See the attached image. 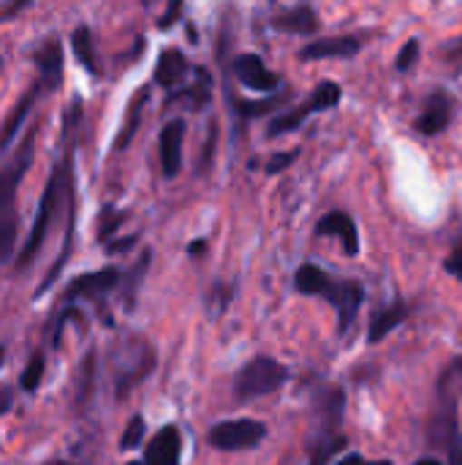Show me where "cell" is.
Wrapping results in <instances>:
<instances>
[{"instance_id":"6da1fadb","label":"cell","mask_w":462,"mask_h":465,"mask_svg":"<svg viewBox=\"0 0 462 465\" xmlns=\"http://www.w3.org/2000/svg\"><path fill=\"white\" fill-rule=\"evenodd\" d=\"M33 142L35 134L30 131L25 136V142L19 144V150L14 153V158L0 169V262H5L14 251V240H16V191L19 183L33 161Z\"/></svg>"},{"instance_id":"7a4b0ae2","label":"cell","mask_w":462,"mask_h":465,"mask_svg":"<svg viewBox=\"0 0 462 465\" xmlns=\"http://www.w3.org/2000/svg\"><path fill=\"white\" fill-rule=\"evenodd\" d=\"M68 174H71V161L65 158L63 166H54L52 177H49V185L41 196V204H38V213H35V223L30 229V237L25 240V248L19 253V267H27L33 262V256L41 251L44 240H46V232H49V223L57 213V204H60V196L63 191H71L68 188Z\"/></svg>"},{"instance_id":"3957f363","label":"cell","mask_w":462,"mask_h":465,"mask_svg":"<svg viewBox=\"0 0 462 465\" xmlns=\"http://www.w3.org/2000/svg\"><path fill=\"white\" fill-rule=\"evenodd\" d=\"M289 381L286 365H280L272 357H256L248 365H242L234 376V395L237 401H256L264 395H272Z\"/></svg>"},{"instance_id":"277c9868","label":"cell","mask_w":462,"mask_h":465,"mask_svg":"<svg viewBox=\"0 0 462 465\" xmlns=\"http://www.w3.org/2000/svg\"><path fill=\"white\" fill-rule=\"evenodd\" d=\"M340 95H343V93H340V84H338V82H321L305 104H300V106L291 109V112H283L280 117H275V120L270 123V128H267V136L275 139V136H280V134L297 131L310 114L338 106V104H340Z\"/></svg>"},{"instance_id":"5b68a950","label":"cell","mask_w":462,"mask_h":465,"mask_svg":"<svg viewBox=\"0 0 462 465\" xmlns=\"http://www.w3.org/2000/svg\"><path fill=\"white\" fill-rule=\"evenodd\" d=\"M267 436V425L256 420H231L221 422L210 430V444L223 452H240V450H253L261 444Z\"/></svg>"},{"instance_id":"8992f818","label":"cell","mask_w":462,"mask_h":465,"mask_svg":"<svg viewBox=\"0 0 462 465\" xmlns=\"http://www.w3.org/2000/svg\"><path fill=\"white\" fill-rule=\"evenodd\" d=\"M321 297H327L335 305V311H338V332L346 335L349 327L357 319V311H359L362 300H365V289L357 281H335V278H329Z\"/></svg>"},{"instance_id":"52a82bcc","label":"cell","mask_w":462,"mask_h":465,"mask_svg":"<svg viewBox=\"0 0 462 465\" xmlns=\"http://www.w3.org/2000/svg\"><path fill=\"white\" fill-rule=\"evenodd\" d=\"M234 76L256 93H278L280 76L264 65L259 54H240L234 60Z\"/></svg>"},{"instance_id":"ba28073f","label":"cell","mask_w":462,"mask_h":465,"mask_svg":"<svg viewBox=\"0 0 462 465\" xmlns=\"http://www.w3.org/2000/svg\"><path fill=\"white\" fill-rule=\"evenodd\" d=\"M455 114V98L444 90H436L428 101H425V112L417 117L414 128L422 136H436L441 131H447V125L452 123Z\"/></svg>"},{"instance_id":"9c48e42d","label":"cell","mask_w":462,"mask_h":465,"mask_svg":"<svg viewBox=\"0 0 462 465\" xmlns=\"http://www.w3.org/2000/svg\"><path fill=\"white\" fill-rule=\"evenodd\" d=\"M182 139H185V123L182 120H172V123L163 125L161 139H158V150H161V166H163L166 177H174L180 172Z\"/></svg>"},{"instance_id":"30bf717a","label":"cell","mask_w":462,"mask_h":465,"mask_svg":"<svg viewBox=\"0 0 462 465\" xmlns=\"http://www.w3.org/2000/svg\"><path fill=\"white\" fill-rule=\"evenodd\" d=\"M120 283V272L114 267L98 270V272H87L71 281L68 292H65V302H74L76 297H101L106 292H112Z\"/></svg>"},{"instance_id":"8fae6325","label":"cell","mask_w":462,"mask_h":465,"mask_svg":"<svg viewBox=\"0 0 462 465\" xmlns=\"http://www.w3.org/2000/svg\"><path fill=\"white\" fill-rule=\"evenodd\" d=\"M182 439L174 425L158 430V436L144 450V465H180Z\"/></svg>"},{"instance_id":"7c38bea8","label":"cell","mask_w":462,"mask_h":465,"mask_svg":"<svg viewBox=\"0 0 462 465\" xmlns=\"http://www.w3.org/2000/svg\"><path fill=\"white\" fill-rule=\"evenodd\" d=\"M316 234H335V237L343 240V248H346L349 256H357L359 253V232H357V223H354V218L349 213H340V210L327 213L319 221Z\"/></svg>"},{"instance_id":"4fadbf2b","label":"cell","mask_w":462,"mask_h":465,"mask_svg":"<svg viewBox=\"0 0 462 465\" xmlns=\"http://www.w3.org/2000/svg\"><path fill=\"white\" fill-rule=\"evenodd\" d=\"M35 65H38V71H41L38 84H41L44 90L60 87V79H63V46H60V41H46V44L35 52Z\"/></svg>"},{"instance_id":"5bb4252c","label":"cell","mask_w":462,"mask_h":465,"mask_svg":"<svg viewBox=\"0 0 462 465\" xmlns=\"http://www.w3.org/2000/svg\"><path fill=\"white\" fill-rule=\"evenodd\" d=\"M359 38L354 35H335V38H321V41H313L308 44L300 57L302 60H324V57H351L359 52Z\"/></svg>"},{"instance_id":"9a60e30c","label":"cell","mask_w":462,"mask_h":465,"mask_svg":"<svg viewBox=\"0 0 462 465\" xmlns=\"http://www.w3.org/2000/svg\"><path fill=\"white\" fill-rule=\"evenodd\" d=\"M408 319V305L406 302H392L387 308H381L378 313H373L370 319V330H368V343H378L384 341L395 327H400Z\"/></svg>"},{"instance_id":"2e32d148","label":"cell","mask_w":462,"mask_h":465,"mask_svg":"<svg viewBox=\"0 0 462 465\" xmlns=\"http://www.w3.org/2000/svg\"><path fill=\"white\" fill-rule=\"evenodd\" d=\"M272 27H275V30H283V33L305 35V33L319 30V16H316L313 5H297V8L283 11L280 16H275V19H272Z\"/></svg>"},{"instance_id":"e0dca14e","label":"cell","mask_w":462,"mask_h":465,"mask_svg":"<svg viewBox=\"0 0 462 465\" xmlns=\"http://www.w3.org/2000/svg\"><path fill=\"white\" fill-rule=\"evenodd\" d=\"M188 74V60L180 49H166L155 65V82L161 87H177Z\"/></svg>"},{"instance_id":"ac0fdd59","label":"cell","mask_w":462,"mask_h":465,"mask_svg":"<svg viewBox=\"0 0 462 465\" xmlns=\"http://www.w3.org/2000/svg\"><path fill=\"white\" fill-rule=\"evenodd\" d=\"M327 281H329V275H327L321 267H316V264H302V267L297 270V278H294L297 292H300V294H308V297H321Z\"/></svg>"},{"instance_id":"d6986e66","label":"cell","mask_w":462,"mask_h":465,"mask_svg":"<svg viewBox=\"0 0 462 465\" xmlns=\"http://www.w3.org/2000/svg\"><path fill=\"white\" fill-rule=\"evenodd\" d=\"M33 98H35V90L25 93V95L19 98V104L14 106V112L8 114V120L3 123V128H0V150H5V147L14 142V136H16V131H19L22 120H25V117H27V112H30Z\"/></svg>"},{"instance_id":"ffe728a7","label":"cell","mask_w":462,"mask_h":465,"mask_svg":"<svg viewBox=\"0 0 462 465\" xmlns=\"http://www.w3.org/2000/svg\"><path fill=\"white\" fill-rule=\"evenodd\" d=\"M71 41H74V52H76L79 63H82L90 74H95L98 65H95V54H93V44H90V27L79 25V27L74 30Z\"/></svg>"},{"instance_id":"44dd1931","label":"cell","mask_w":462,"mask_h":465,"mask_svg":"<svg viewBox=\"0 0 462 465\" xmlns=\"http://www.w3.org/2000/svg\"><path fill=\"white\" fill-rule=\"evenodd\" d=\"M144 101H147V90H142V93L136 95V101L131 104L128 120H125L123 134H120V139H117V150H120V147H125V144L131 142V136L136 134V125H139V114H142V104H144Z\"/></svg>"},{"instance_id":"7402d4cb","label":"cell","mask_w":462,"mask_h":465,"mask_svg":"<svg viewBox=\"0 0 462 465\" xmlns=\"http://www.w3.org/2000/svg\"><path fill=\"white\" fill-rule=\"evenodd\" d=\"M41 379H44V357L41 354H35L30 362H27V368H25V373H22V390L25 392H35L38 390V384H41Z\"/></svg>"},{"instance_id":"603a6c76","label":"cell","mask_w":462,"mask_h":465,"mask_svg":"<svg viewBox=\"0 0 462 465\" xmlns=\"http://www.w3.org/2000/svg\"><path fill=\"white\" fill-rule=\"evenodd\" d=\"M417 60H419V41H417V38H411V41H406V44H403V49L398 52V57H395V68H398L400 74H408V71L417 65Z\"/></svg>"},{"instance_id":"cb8c5ba5","label":"cell","mask_w":462,"mask_h":465,"mask_svg":"<svg viewBox=\"0 0 462 465\" xmlns=\"http://www.w3.org/2000/svg\"><path fill=\"white\" fill-rule=\"evenodd\" d=\"M283 101V95H275L272 101H237L234 106H237V112L242 114V117H259V114H264V112H270L275 104H280Z\"/></svg>"},{"instance_id":"d4e9b609","label":"cell","mask_w":462,"mask_h":465,"mask_svg":"<svg viewBox=\"0 0 462 465\" xmlns=\"http://www.w3.org/2000/svg\"><path fill=\"white\" fill-rule=\"evenodd\" d=\"M142 436H144V420H142V417H133V420L128 422L123 439H120V450L128 452V450L139 447V444H142Z\"/></svg>"},{"instance_id":"484cf974","label":"cell","mask_w":462,"mask_h":465,"mask_svg":"<svg viewBox=\"0 0 462 465\" xmlns=\"http://www.w3.org/2000/svg\"><path fill=\"white\" fill-rule=\"evenodd\" d=\"M300 150H289V153H275L270 161H267V174H280L283 169H289L294 161H297Z\"/></svg>"},{"instance_id":"4316f807","label":"cell","mask_w":462,"mask_h":465,"mask_svg":"<svg viewBox=\"0 0 462 465\" xmlns=\"http://www.w3.org/2000/svg\"><path fill=\"white\" fill-rule=\"evenodd\" d=\"M343 447H346V439H327L324 447L313 455L310 465H327V460H329L338 450H343Z\"/></svg>"},{"instance_id":"83f0119b","label":"cell","mask_w":462,"mask_h":465,"mask_svg":"<svg viewBox=\"0 0 462 465\" xmlns=\"http://www.w3.org/2000/svg\"><path fill=\"white\" fill-rule=\"evenodd\" d=\"M120 223H123V215L106 207V210H103V223H101V232H98V237H101V240H106V237H109V234H112V232L120 226Z\"/></svg>"},{"instance_id":"f1b7e54d","label":"cell","mask_w":462,"mask_h":465,"mask_svg":"<svg viewBox=\"0 0 462 465\" xmlns=\"http://www.w3.org/2000/svg\"><path fill=\"white\" fill-rule=\"evenodd\" d=\"M444 270H447L449 275H455V278H460L462 281V242H457V245H455V251L447 256Z\"/></svg>"},{"instance_id":"f546056e","label":"cell","mask_w":462,"mask_h":465,"mask_svg":"<svg viewBox=\"0 0 462 465\" xmlns=\"http://www.w3.org/2000/svg\"><path fill=\"white\" fill-rule=\"evenodd\" d=\"M338 465H392L389 460H373V463H368V460H362V455H349V458H343Z\"/></svg>"},{"instance_id":"4dcf8cb0","label":"cell","mask_w":462,"mask_h":465,"mask_svg":"<svg viewBox=\"0 0 462 465\" xmlns=\"http://www.w3.org/2000/svg\"><path fill=\"white\" fill-rule=\"evenodd\" d=\"M180 11H182V5H180V3H172V5H169V14H163V19H161V27H163V30L172 27V19H174Z\"/></svg>"},{"instance_id":"1f68e13d","label":"cell","mask_w":462,"mask_h":465,"mask_svg":"<svg viewBox=\"0 0 462 465\" xmlns=\"http://www.w3.org/2000/svg\"><path fill=\"white\" fill-rule=\"evenodd\" d=\"M133 242H136V237H125L123 242H112V245H109L106 251H109V253H120V251H128V248H131Z\"/></svg>"},{"instance_id":"d6a6232c","label":"cell","mask_w":462,"mask_h":465,"mask_svg":"<svg viewBox=\"0 0 462 465\" xmlns=\"http://www.w3.org/2000/svg\"><path fill=\"white\" fill-rule=\"evenodd\" d=\"M8 409H11V390L0 387V414H5Z\"/></svg>"},{"instance_id":"836d02e7","label":"cell","mask_w":462,"mask_h":465,"mask_svg":"<svg viewBox=\"0 0 462 465\" xmlns=\"http://www.w3.org/2000/svg\"><path fill=\"white\" fill-rule=\"evenodd\" d=\"M202 251H204V240H196V242H191V248H188L191 256H196V253H202Z\"/></svg>"},{"instance_id":"e575fe53","label":"cell","mask_w":462,"mask_h":465,"mask_svg":"<svg viewBox=\"0 0 462 465\" xmlns=\"http://www.w3.org/2000/svg\"><path fill=\"white\" fill-rule=\"evenodd\" d=\"M417 465H441L438 460H433V458H428V460H419Z\"/></svg>"},{"instance_id":"d590c367","label":"cell","mask_w":462,"mask_h":465,"mask_svg":"<svg viewBox=\"0 0 462 465\" xmlns=\"http://www.w3.org/2000/svg\"><path fill=\"white\" fill-rule=\"evenodd\" d=\"M46 465H74V463H63V460H54V463H46Z\"/></svg>"},{"instance_id":"8d00e7d4","label":"cell","mask_w":462,"mask_h":465,"mask_svg":"<svg viewBox=\"0 0 462 465\" xmlns=\"http://www.w3.org/2000/svg\"><path fill=\"white\" fill-rule=\"evenodd\" d=\"M0 362H3V349H0Z\"/></svg>"},{"instance_id":"74e56055","label":"cell","mask_w":462,"mask_h":465,"mask_svg":"<svg viewBox=\"0 0 462 465\" xmlns=\"http://www.w3.org/2000/svg\"><path fill=\"white\" fill-rule=\"evenodd\" d=\"M128 465H142V463H128Z\"/></svg>"}]
</instances>
